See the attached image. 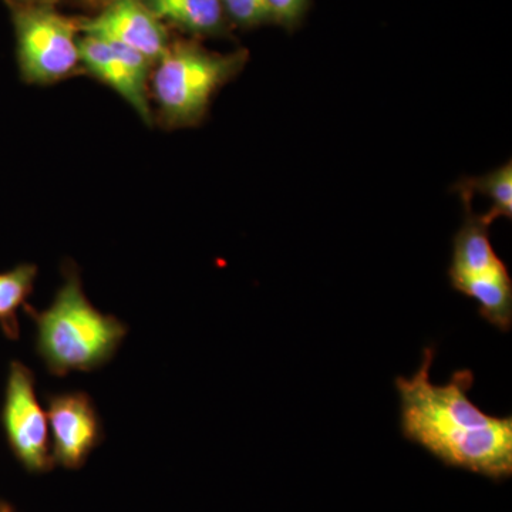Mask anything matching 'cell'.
<instances>
[{
	"instance_id": "9a60e30c",
	"label": "cell",
	"mask_w": 512,
	"mask_h": 512,
	"mask_svg": "<svg viewBox=\"0 0 512 512\" xmlns=\"http://www.w3.org/2000/svg\"><path fill=\"white\" fill-rule=\"evenodd\" d=\"M10 5H35V6H50L57 0H8Z\"/></svg>"
},
{
	"instance_id": "2e32d148",
	"label": "cell",
	"mask_w": 512,
	"mask_h": 512,
	"mask_svg": "<svg viewBox=\"0 0 512 512\" xmlns=\"http://www.w3.org/2000/svg\"><path fill=\"white\" fill-rule=\"evenodd\" d=\"M93 3H100V5H109V3L114 2V0H90Z\"/></svg>"
},
{
	"instance_id": "5bb4252c",
	"label": "cell",
	"mask_w": 512,
	"mask_h": 512,
	"mask_svg": "<svg viewBox=\"0 0 512 512\" xmlns=\"http://www.w3.org/2000/svg\"><path fill=\"white\" fill-rule=\"evenodd\" d=\"M308 0H266L271 19L291 26L301 18Z\"/></svg>"
},
{
	"instance_id": "8fae6325",
	"label": "cell",
	"mask_w": 512,
	"mask_h": 512,
	"mask_svg": "<svg viewBox=\"0 0 512 512\" xmlns=\"http://www.w3.org/2000/svg\"><path fill=\"white\" fill-rule=\"evenodd\" d=\"M454 191L468 207L474 195H485L491 202L490 210L483 214L487 224H493L500 217L512 218V161L495 168L481 177H468L458 181Z\"/></svg>"
},
{
	"instance_id": "30bf717a",
	"label": "cell",
	"mask_w": 512,
	"mask_h": 512,
	"mask_svg": "<svg viewBox=\"0 0 512 512\" xmlns=\"http://www.w3.org/2000/svg\"><path fill=\"white\" fill-rule=\"evenodd\" d=\"M161 22L192 35H215L225 26L221 0H143Z\"/></svg>"
},
{
	"instance_id": "8992f818",
	"label": "cell",
	"mask_w": 512,
	"mask_h": 512,
	"mask_svg": "<svg viewBox=\"0 0 512 512\" xmlns=\"http://www.w3.org/2000/svg\"><path fill=\"white\" fill-rule=\"evenodd\" d=\"M2 423L13 454L26 470L42 473L52 468L47 414L37 400L32 370L20 362L10 365Z\"/></svg>"
},
{
	"instance_id": "4fadbf2b",
	"label": "cell",
	"mask_w": 512,
	"mask_h": 512,
	"mask_svg": "<svg viewBox=\"0 0 512 512\" xmlns=\"http://www.w3.org/2000/svg\"><path fill=\"white\" fill-rule=\"evenodd\" d=\"M221 3L225 15L242 28H254L272 20L266 0H221Z\"/></svg>"
},
{
	"instance_id": "277c9868",
	"label": "cell",
	"mask_w": 512,
	"mask_h": 512,
	"mask_svg": "<svg viewBox=\"0 0 512 512\" xmlns=\"http://www.w3.org/2000/svg\"><path fill=\"white\" fill-rule=\"evenodd\" d=\"M463 227L453 242L448 269L451 286L478 303V311L495 328L508 332L512 326V281L503 259L490 241V224L467 207Z\"/></svg>"
},
{
	"instance_id": "9c48e42d",
	"label": "cell",
	"mask_w": 512,
	"mask_h": 512,
	"mask_svg": "<svg viewBox=\"0 0 512 512\" xmlns=\"http://www.w3.org/2000/svg\"><path fill=\"white\" fill-rule=\"evenodd\" d=\"M80 32L137 50L151 63L170 46L163 22L143 0H114L94 18L79 20Z\"/></svg>"
},
{
	"instance_id": "3957f363",
	"label": "cell",
	"mask_w": 512,
	"mask_h": 512,
	"mask_svg": "<svg viewBox=\"0 0 512 512\" xmlns=\"http://www.w3.org/2000/svg\"><path fill=\"white\" fill-rule=\"evenodd\" d=\"M247 59L244 50L220 55L194 43H170L154 74V96L164 123L170 127L200 124L214 94L241 72Z\"/></svg>"
},
{
	"instance_id": "6da1fadb",
	"label": "cell",
	"mask_w": 512,
	"mask_h": 512,
	"mask_svg": "<svg viewBox=\"0 0 512 512\" xmlns=\"http://www.w3.org/2000/svg\"><path fill=\"white\" fill-rule=\"evenodd\" d=\"M433 360L434 349H424L420 369L396 379L403 436L447 466L495 480L510 477L512 417L488 416L471 402V370H457L444 384L431 382Z\"/></svg>"
},
{
	"instance_id": "e0dca14e",
	"label": "cell",
	"mask_w": 512,
	"mask_h": 512,
	"mask_svg": "<svg viewBox=\"0 0 512 512\" xmlns=\"http://www.w3.org/2000/svg\"><path fill=\"white\" fill-rule=\"evenodd\" d=\"M0 512H12V511L8 510V508H0Z\"/></svg>"
},
{
	"instance_id": "5b68a950",
	"label": "cell",
	"mask_w": 512,
	"mask_h": 512,
	"mask_svg": "<svg viewBox=\"0 0 512 512\" xmlns=\"http://www.w3.org/2000/svg\"><path fill=\"white\" fill-rule=\"evenodd\" d=\"M20 73L28 83L49 84L70 76L80 62L79 20L52 6L12 5Z\"/></svg>"
},
{
	"instance_id": "52a82bcc",
	"label": "cell",
	"mask_w": 512,
	"mask_h": 512,
	"mask_svg": "<svg viewBox=\"0 0 512 512\" xmlns=\"http://www.w3.org/2000/svg\"><path fill=\"white\" fill-rule=\"evenodd\" d=\"M53 460L66 468L82 467L103 440V426L92 397L84 392L53 394L47 400Z\"/></svg>"
},
{
	"instance_id": "7c38bea8",
	"label": "cell",
	"mask_w": 512,
	"mask_h": 512,
	"mask_svg": "<svg viewBox=\"0 0 512 512\" xmlns=\"http://www.w3.org/2000/svg\"><path fill=\"white\" fill-rule=\"evenodd\" d=\"M37 266L22 264L0 274V328L9 339L19 338L18 311L33 291Z\"/></svg>"
},
{
	"instance_id": "7a4b0ae2",
	"label": "cell",
	"mask_w": 512,
	"mask_h": 512,
	"mask_svg": "<svg viewBox=\"0 0 512 512\" xmlns=\"http://www.w3.org/2000/svg\"><path fill=\"white\" fill-rule=\"evenodd\" d=\"M29 313L36 323L37 355L59 377L107 365L128 332L119 318L92 305L73 268L66 272L52 305L42 312L29 309Z\"/></svg>"
},
{
	"instance_id": "ba28073f",
	"label": "cell",
	"mask_w": 512,
	"mask_h": 512,
	"mask_svg": "<svg viewBox=\"0 0 512 512\" xmlns=\"http://www.w3.org/2000/svg\"><path fill=\"white\" fill-rule=\"evenodd\" d=\"M79 53L80 62L94 77L116 90L146 123L153 121L146 92L151 62L146 56L119 43L87 35L79 39Z\"/></svg>"
}]
</instances>
